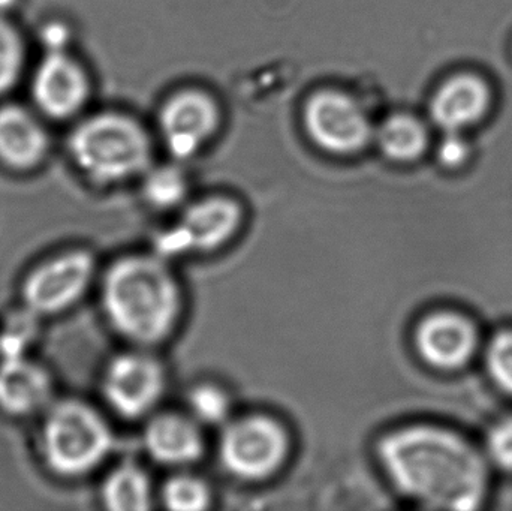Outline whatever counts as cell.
I'll return each instance as SVG.
<instances>
[{
	"mask_svg": "<svg viewBox=\"0 0 512 511\" xmlns=\"http://www.w3.org/2000/svg\"><path fill=\"white\" fill-rule=\"evenodd\" d=\"M379 456L394 485L427 506L474 510L486 494L480 456L442 429H400L384 438Z\"/></svg>",
	"mask_w": 512,
	"mask_h": 511,
	"instance_id": "6da1fadb",
	"label": "cell"
},
{
	"mask_svg": "<svg viewBox=\"0 0 512 511\" xmlns=\"http://www.w3.org/2000/svg\"><path fill=\"white\" fill-rule=\"evenodd\" d=\"M102 309L114 330L138 345L164 341L182 308L179 285L165 260L132 255L111 264L102 281Z\"/></svg>",
	"mask_w": 512,
	"mask_h": 511,
	"instance_id": "7a4b0ae2",
	"label": "cell"
},
{
	"mask_svg": "<svg viewBox=\"0 0 512 511\" xmlns=\"http://www.w3.org/2000/svg\"><path fill=\"white\" fill-rule=\"evenodd\" d=\"M39 440L48 470L65 479L95 471L114 443L107 420L78 399H63L47 408Z\"/></svg>",
	"mask_w": 512,
	"mask_h": 511,
	"instance_id": "3957f363",
	"label": "cell"
},
{
	"mask_svg": "<svg viewBox=\"0 0 512 511\" xmlns=\"http://www.w3.org/2000/svg\"><path fill=\"white\" fill-rule=\"evenodd\" d=\"M71 153L90 179L114 183L143 173L152 158V146L134 120L120 114H99L75 129Z\"/></svg>",
	"mask_w": 512,
	"mask_h": 511,
	"instance_id": "277c9868",
	"label": "cell"
},
{
	"mask_svg": "<svg viewBox=\"0 0 512 511\" xmlns=\"http://www.w3.org/2000/svg\"><path fill=\"white\" fill-rule=\"evenodd\" d=\"M95 270V257L86 249H72L44 261L24 279V306L35 315L68 311L89 290Z\"/></svg>",
	"mask_w": 512,
	"mask_h": 511,
	"instance_id": "5b68a950",
	"label": "cell"
},
{
	"mask_svg": "<svg viewBox=\"0 0 512 511\" xmlns=\"http://www.w3.org/2000/svg\"><path fill=\"white\" fill-rule=\"evenodd\" d=\"M221 459L234 476L259 480L279 470L288 453L285 429L268 417L252 416L225 426Z\"/></svg>",
	"mask_w": 512,
	"mask_h": 511,
	"instance_id": "8992f818",
	"label": "cell"
},
{
	"mask_svg": "<svg viewBox=\"0 0 512 511\" xmlns=\"http://www.w3.org/2000/svg\"><path fill=\"white\" fill-rule=\"evenodd\" d=\"M304 126L316 146L334 155L360 152L373 134L366 111L337 90H321L310 96L304 107Z\"/></svg>",
	"mask_w": 512,
	"mask_h": 511,
	"instance_id": "52a82bcc",
	"label": "cell"
},
{
	"mask_svg": "<svg viewBox=\"0 0 512 511\" xmlns=\"http://www.w3.org/2000/svg\"><path fill=\"white\" fill-rule=\"evenodd\" d=\"M242 210L230 198H206L192 204L180 221L155 239V255L162 260L191 251H212L227 243L239 228Z\"/></svg>",
	"mask_w": 512,
	"mask_h": 511,
	"instance_id": "ba28073f",
	"label": "cell"
},
{
	"mask_svg": "<svg viewBox=\"0 0 512 511\" xmlns=\"http://www.w3.org/2000/svg\"><path fill=\"white\" fill-rule=\"evenodd\" d=\"M164 390V369L147 354L126 353L114 357L102 378L105 401L126 419H138L150 413Z\"/></svg>",
	"mask_w": 512,
	"mask_h": 511,
	"instance_id": "9c48e42d",
	"label": "cell"
},
{
	"mask_svg": "<svg viewBox=\"0 0 512 511\" xmlns=\"http://www.w3.org/2000/svg\"><path fill=\"white\" fill-rule=\"evenodd\" d=\"M219 108L207 93L185 90L168 99L162 107L161 132L171 155L189 159L215 134Z\"/></svg>",
	"mask_w": 512,
	"mask_h": 511,
	"instance_id": "30bf717a",
	"label": "cell"
},
{
	"mask_svg": "<svg viewBox=\"0 0 512 511\" xmlns=\"http://www.w3.org/2000/svg\"><path fill=\"white\" fill-rule=\"evenodd\" d=\"M53 380L47 369L23 354L3 357L0 363V410L24 417L50 407Z\"/></svg>",
	"mask_w": 512,
	"mask_h": 511,
	"instance_id": "8fae6325",
	"label": "cell"
},
{
	"mask_svg": "<svg viewBox=\"0 0 512 511\" xmlns=\"http://www.w3.org/2000/svg\"><path fill=\"white\" fill-rule=\"evenodd\" d=\"M33 96L50 116H69L86 99V75L63 51H50L36 71Z\"/></svg>",
	"mask_w": 512,
	"mask_h": 511,
	"instance_id": "7c38bea8",
	"label": "cell"
},
{
	"mask_svg": "<svg viewBox=\"0 0 512 511\" xmlns=\"http://www.w3.org/2000/svg\"><path fill=\"white\" fill-rule=\"evenodd\" d=\"M489 102V87L483 80L474 75H457L433 96L430 113L444 131L460 132L486 114Z\"/></svg>",
	"mask_w": 512,
	"mask_h": 511,
	"instance_id": "4fadbf2b",
	"label": "cell"
},
{
	"mask_svg": "<svg viewBox=\"0 0 512 511\" xmlns=\"http://www.w3.org/2000/svg\"><path fill=\"white\" fill-rule=\"evenodd\" d=\"M471 324L453 314L426 318L417 330V348L430 365L451 369L463 365L474 350Z\"/></svg>",
	"mask_w": 512,
	"mask_h": 511,
	"instance_id": "5bb4252c",
	"label": "cell"
},
{
	"mask_svg": "<svg viewBox=\"0 0 512 511\" xmlns=\"http://www.w3.org/2000/svg\"><path fill=\"white\" fill-rule=\"evenodd\" d=\"M144 444L155 461L168 467L192 464L203 455L200 425L179 414L155 417L146 428Z\"/></svg>",
	"mask_w": 512,
	"mask_h": 511,
	"instance_id": "9a60e30c",
	"label": "cell"
},
{
	"mask_svg": "<svg viewBox=\"0 0 512 511\" xmlns=\"http://www.w3.org/2000/svg\"><path fill=\"white\" fill-rule=\"evenodd\" d=\"M47 149V135L38 120L21 107L0 108V158L14 168L38 164Z\"/></svg>",
	"mask_w": 512,
	"mask_h": 511,
	"instance_id": "2e32d148",
	"label": "cell"
},
{
	"mask_svg": "<svg viewBox=\"0 0 512 511\" xmlns=\"http://www.w3.org/2000/svg\"><path fill=\"white\" fill-rule=\"evenodd\" d=\"M101 498L108 510H147L152 506V485L144 470L125 462L108 474L102 483Z\"/></svg>",
	"mask_w": 512,
	"mask_h": 511,
	"instance_id": "e0dca14e",
	"label": "cell"
},
{
	"mask_svg": "<svg viewBox=\"0 0 512 511\" xmlns=\"http://www.w3.org/2000/svg\"><path fill=\"white\" fill-rule=\"evenodd\" d=\"M378 144L387 158L411 162L420 158L427 147V131L423 123L409 114H394L378 129Z\"/></svg>",
	"mask_w": 512,
	"mask_h": 511,
	"instance_id": "ac0fdd59",
	"label": "cell"
},
{
	"mask_svg": "<svg viewBox=\"0 0 512 511\" xmlns=\"http://www.w3.org/2000/svg\"><path fill=\"white\" fill-rule=\"evenodd\" d=\"M144 195L152 206L170 209L179 206L188 194V180L177 167H159L147 173Z\"/></svg>",
	"mask_w": 512,
	"mask_h": 511,
	"instance_id": "d6986e66",
	"label": "cell"
},
{
	"mask_svg": "<svg viewBox=\"0 0 512 511\" xmlns=\"http://www.w3.org/2000/svg\"><path fill=\"white\" fill-rule=\"evenodd\" d=\"M189 411L198 425L221 426L230 416V399L224 390L210 384L195 387L188 398Z\"/></svg>",
	"mask_w": 512,
	"mask_h": 511,
	"instance_id": "ffe728a7",
	"label": "cell"
},
{
	"mask_svg": "<svg viewBox=\"0 0 512 511\" xmlns=\"http://www.w3.org/2000/svg\"><path fill=\"white\" fill-rule=\"evenodd\" d=\"M164 503L176 511L204 510L210 503L209 489L195 477H176L165 486Z\"/></svg>",
	"mask_w": 512,
	"mask_h": 511,
	"instance_id": "44dd1931",
	"label": "cell"
},
{
	"mask_svg": "<svg viewBox=\"0 0 512 511\" xmlns=\"http://www.w3.org/2000/svg\"><path fill=\"white\" fill-rule=\"evenodd\" d=\"M23 60V48L17 32L0 20V92L12 86Z\"/></svg>",
	"mask_w": 512,
	"mask_h": 511,
	"instance_id": "7402d4cb",
	"label": "cell"
},
{
	"mask_svg": "<svg viewBox=\"0 0 512 511\" xmlns=\"http://www.w3.org/2000/svg\"><path fill=\"white\" fill-rule=\"evenodd\" d=\"M487 362L496 383L512 393V333H502L492 342Z\"/></svg>",
	"mask_w": 512,
	"mask_h": 511,
	"instance_id": "603a6c76",
	"label": "cell"
},
{
	"mask_svg": "<svg viewBox=\"0 0 512 511\" xmlns=\"http://www.w3.org/2000/svg\"><path fill=\"white\" fill-rule=\"evenodd\" d=\"M489 449L496 464L512 470V419L505 420L493 429L489 438Z\"/></svg>",
	"mask_w": 512,
	"mask_h": 511,
	"instance_id": "cb8c5ba5",
	"label": "cell"
},
{
	"mask_svg": "<svg viewBox=\"0 0 512 511\" xmlns=\"http://www.w3.org/2000/svg\"><path fill=\"white\" fill-rule=\"evenodd\" d=\"M469 155V147L459 132H448L447 138L439 146L438 156L445 167H459L466 161Z\"/></svg>",
	"mask_w": 512,
	"mask_h": 511,
	"instance_id": "d4e9b609",
	"label": "cell"
},
{
	"mask_svg": "<svg viewBox=\"0 0 512 511\" xmlns=\"http://www.w3.org/2000/svg\"><path fill=\"white\" fill-rule=\"evenodd\" d=\"M44 41L50 51H63V42L66 41V32L63 27L53 26L44 32Z\"/></svg>",
	"mask_w": 512,
	"mask_h": 511,
	"instance_id": "484cf974",
	"label": "cell"
},
{
	"mask_svg": "<svg viewBox=\"0 0 512 511\" xmlns=\"http://www.w3.org/2000/svg\"><path fill=\"white\" fill-rule=\"evenodd\" d=\"M11 0H0V6H8Z\"/></svg>",
	"mask_w": 512,
	"mask_h": 511,
	"instance_id": "4316f807",
	"label": "cell"
}]
</instances>
